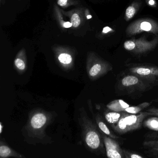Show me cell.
<instances>
[{"instance_id": "obj_1", "label": "cell", "mask_w": 158, "mask_h": 158, "mask_svg": "<svg viewBox=\"0 0 158 158\" xmlns=\"http://www.w3.org/2000/svg\"><path fill=\"white\" fill-rule=\"evenodd\" d=\"M47 117L43 113H37L32 116L30 121L25 140L29 144H49L53 143L52 139L45 131L47 124Z\"/></svg>"}, {"instance_id": "obj_2", "label": "cell", "mask_w": 158, "mask_h": 158, "mask_svg": "<svg viewBox=\"0 0 158 158\" xmlns=\"http://www.w3.org/2000/svg\"><path fill=\"white\" fill-rule=\"evenodd\" d=\"M82 139L85 148L96 155L105 154V146L102 134L91 122L83 126Z\"/></svg>"}, {"instance_id": "obj_3", "label": "cell", "mask_w": 158, "mask_h": 158, "mask_svg": "<svg viewBox=\"0 0 158 158\" xmlns=\"http://www.w3.org/2000/svg\"><path fill=\"white\" fill-rule=\"evenodd\" d=\"M149 116L152 115L147 111L141 112L137 115L124 112L118 122L112 127L118 133L123 134L141 128L144 119Z\"/></svg>"}, {"instance_id": "obj_4", "label": "cell", "mask_w": 158, "mask_h": 158, "mask_svg": "<svg viewBox=\"0 0 158 158\" xmlns=\"http://www.w3.org/2000/svg\"><path fill=\"white\" fill-rule=\"evenodd\" d=\"M143 32L158 34V22L151 19L142 18L131 23L126 30L128 37Z\"/></svg>"}, {"instance_id": "obj_5", "label": "cell", "mask_w": 158, "mask_h": 158, "mask_svg": "<svg viewBox=\"0 0 158 158\" xmlns=\"http://www.w3.org/2000/svg\"><path fill=\"white\" fill-rule=\"evenodd\" d=\"M158 44V37L151 41L145 37L138 39H131L126 41L123 44L124 49L135 54H141L152 51Z\"/></svg>"}, {"instance_id": "obj_6", "label": "cell", "mask_w": 158, "mask_h": 158, "mask_svg": "<svg viewBox=\"0 0 158 158\" xmlns=\"http://www.w3.org/2000/svg\"><path fill=\"white\" fill-rule=\"evenodd\" d=\"M106 153L108 158H123L124 157L123 149H122L117 142L104 133H101Z\"/></svg>"}, {"instance_id": "obj_7", "label": "cell", "mask_w": 158, "mask_h": 158, "mask_svg": "<svg viewBox=\"0 0 158 158\" xmlns=\"http://www.w3.org/2000/svg\"><path fill=\"white\" fill-rule=\"evenodd\" d=\"M131 73L137 77L147 80L158 78V67L154 66H137L130 69Z\"/></svg>"}, {"instance_id": "obj_8", "label": "cell", "mask_w": 158, "mask_h": 158, "mask_svg": "<svg viewBox=\"0 0 158 158\" xmlns=\"http://www.w3.org/2000/svg\"><path fill=\"white\" fill-rule=\"evenodd\" d=\"M122 86L131 90H144L148 85L144 83L140 77L135 75H128L124 77L121 81Z\"/></svg>"}, {"instance_id": "obj_9", "label": "cell", "mask_w": 158, "mask_h": 158, "mask_svg": "<svg viewBox=\"0 0 158 158\" xmlns=\"http://www.w3.org/2000/svg\"><path fill=\"white\" fill-rule=\"evenodd\" d=\"M26 158V157L20 153H18L12 149L3 141H0V158Z\"/></svg>"}, {"instance_id": "obj_10", "label": "cell", "mask_w": 158, "mask_h": 158, "mask_svg": "<svg viewBox=\"0 0 158 158\" xmlns=\"http://www.w3.org/2000/svg\"><path fill=\"white\" fill-rule=\"evenodd\" d=\"M130 106L129 104L122 99L113 100L107 106L109 109L116 112H124L125 109Z\"/></svg>"}, {"instance_id": "obj_11", "label": "cell", "mask_w": 158, "mask_h": 158, "mask_svg": "<svg viewBox=\"0 0 158 158\" xmlns=\"http://www.w3.org/2000/svg\"><path fill=\"white\" fill-rule=\"evenodd\" d=\"M141 2L140 1H135L133 2L126 10L125 18L126 21H129L135 16L136 13L139 11L141 6Z\"/></svg>"}, {"instance_id": "obj_12", "label": "cell", "mask_w": 158, "mask_h": 158, "mask_svg": "<svg viewBox=\"0 0 158 158\" xmlns=\"http://www.w3.org/2000/svg\"><path fill=\"white\" fill-rule=\"evenodd\" d=\"M123 113L124 112H116L113 111L107 112L105 115V118L107 121L110 123L111 126H113L118 122Z\"/></svg>"}, {"instance_id": "obj_13", "label": "cell", "mask_w": 158, "mask_h": 158, "mask_svg": "<svg viewBox=\"0 0 158 158\" xmlns=\"http://www.w3.org/2000/svg\"><path fill=\"white\" fill-rule=\"evenodd\" d=\"M96 122H97V125H98L99 129L101 130V131L104 134L106 135L113 138V139H116L119 138L118 137L115 135L110 131V130L109 129L108 127L107 126L106 124L105 123V122L100 118H97L96 119Z\"/></svg>"}, {"instance_id": "obj_14", "label": "cell", "mask_w": 158, "mask_h": 158, "mask_svg": "<svg viewBox=\"0 0 158 158\" xmlns=\"http://www.w3.org/2000/svg\"><path fill=\"white\" fill-rule=\"evenodd\" d=\"M150 104L147 102H144L135 106H130L125 109L124 112L131 114H136L141 112L144 109L150 106Z\"/></svg>"}, {"instance_id": "obj_15", "label": "cell", "mask_w": 158, "mask_h": 158, "mask_svg": "<svg viewBox=\"0 0 158 158\" xmlns=\"http://www.w3.org/2000/svg\"><path fill=\"white\" fill-rule=\"evenodd\" d=\"M144 125L147 128L154 131H158V118L152 117L147 119L144 122Z\"/></svg>"}, {"instance_id": "obj_16", "label": "cell", "mask_w": 158, "mask_h": 158, "mask_svg": "<svg viewBox=\"0 0 158 158\" xmlns=\"http://www.w3.org/2000/svg\"><path fill=\"white\" fill-rule=\"evenodd\" d=\"M143 145L153 154H158V140L145 141L143 143Z\"/></svg>"}, {"instance_id": "obj_17", "label": "cell", "mask_w": 158, "mask_h": 158, "mask_svg": "<svg viewBox=\"0 0 158 158\" xmlns=\"http://www.w3.org/2000/svg\"><path fill=\"white\" fill-rule=\"evenodd\" d=\"M58 59L61 63L64 64H69L72 61L71 56L68 54L63 53L59 55Z\"/></svg>"}, {"instance_id": "obj_18", "label": "cell", "mask_w": 158, "mask_h": 158, "mask_svg": "<svg viewBox=\"0 0 158 158\" xmlns=\"http://www.w3.org/2000/svg\"><path fill=\"white\" fill-rule=\"evenodd\" d=\"M123 152L124 157L125 158H144L138 154L130 152L125 149H123Z\"/></svg>"}, {"instance_id": "obj_19", "label": "cell", "mask_w": 158, "mask_h": 158, "mask_svg": "<svg viewBox=\"0 0 158 158\" xmlns=\"http://www.w3.org/2000/svg\"><path fill=\"white\" fill-rule=\"evenodd\" d=\"M71 23H72V26L77 27L80 23V19L79 16L77 14H74L72 15L71 18Z\"/></svg>"}, {"instance_id": "obj_20", "label": "cell", "mask_w": 158, "mask_h": 158, "mask_svg": "<svg viewBox=\"0 0 158 158\" xmlns=\"http://www.w3.org/2000/svg\"><path fill=\"white\" fill-rule=\"evenodd\" d=\"M15 64L17 68L21 69V70L25 69V67H26L25 63L23 62V60H21L19 58H17L15 60Z\"/></svg>"}, {"instance_id": "obj_21", "label": "cell", "mask_w": 158, "mask_h": 158, "mask_svg": "<svg viewBox=\"0 0 158 158\" xmlns=\"http://www.w3.org/2000/svg\"><path fill=\"white\" fill-rule=\"evenodd\" d=\"M147 112L151 113L152 116H157L158 117V108H151L147 110Z\"/></svg>"}, {"instance_id": "obj_22", "label": "cell", "mask_w": 158, "mask_h": 158, "mask_svg": "<svg viewBox=\"0 0 158 158\" xmlns=\"http://www.w3.org/2000/svg\"><path fill=\"white\" fill-rule=\"evenodd\" d=\"M147 2V4L149 6H152V7H156L157 6L156 2V0H146Z\"/></svg>"}, {"instance_id": "obj_23", "label": "cell", "mask_w": 158, "mask_h": 158, "mask_svg": "<svg viewBox=\"0 0 158 158\" xmlns=\"http://www.w3.org/2000/svg\"><path fill=\"white\" fill-rule=\"evenodd\" d=\"M68 0H59L58 2V3L61 6H64L66 4Z\"/></svg>"}, {"instance_id": "obj_24", "label": "cell", "mask_w": 158, "mask_h": 158, "mask_svg": "<svg viewBox=\"0 0 158 158\" xmlns=\"http://www.w3.org/2000/svg\"><path fill=\"white\" fill-rule=\"evenodd\" d=\"M110 31H113V30L109 27H107L104 28L103 29V32L104 33H107Z\"/></svg>"}, {"instance_id": "obj_25", "label": "cell", "mask_w": 158, "mask_h": 158, "mask_svg": "<svg viewBox=\"0 0 158 158\" xmlns=\"http://www.w3.org/2000/svg\"><path fill=\"white\" fill-rule=\"evenodd\" d=\"M63 26L65 28H70L72 27V23L69 22H65L63 24Z\"/></svg>"}, {"instance_id": "obj_26", "label": "cell", "mask_w": 158, "mask_h": 158, "mask_svg": "<svg viewBox=\"0 0 158 158\" xmlns=\"http://www.w3.org/2000/svg\"><path fill=\"white\" fill-rule=\"evenodd\" d=\"M0 127H1V129H0V133L2 134V123L0 124Z\"/></svg>"}, {"instance_id": "obj_27", "label": "cell", "mask_w": 158, "mask_h": 158, "mask_svg": "<svg viewBox=\"0 0 158 158\" xmlns=\"http://www.w3.org/2000/svg\"><path fill=\"white\" fill-rule=\"evenodd\" d=\"M87 18L88 19H90L92 18V16L91 15H89L87 16Z\"/></svg>"}, {"instance_id": "obj_28", "label": "cell", "mask_w": 158, "mask_h": 158, "mask_svg": "<svg viewBox=\"0 0 158 158\" xmlns=\"http://www.w3.org/2000/svg\"><path fill=\"white\" fill-rule=\"evenodd\" d=\"M156 156V158H158V154H153Z\"/></svg>"}]
</instances>
